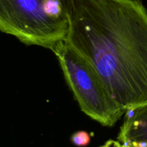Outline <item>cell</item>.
Wrapping results in <instances>:
<instances>
[{
    "label": "cell",
    "instance_id": "2",
    "mask_svg": "<svg viewBox=\"0 0 147 147\" xmlns=\"http://www.w3.org/2000/svg\"><path fill=\"white\" fill-rule=\"evenodd\" d=\"M52 51L82 111L103 126H114L125 111L113 98L96 68L66 40Z\"/></svg>",
    "mask_w": 147,
    "mask_h": 147
},
{
    "label": "cell",
    "instance_id": "3",
    "mask_svg": "<svg viewBox=\"0 0 147 147\" xmlns=\"http://www.w3.org/2000/svg\"><path fill=\"white\" fill-rule=\"evenodd\" d=\"M69 18L50 0H0V31L28 45L53 49L67 38Z\"/></svg>",
    "mask_w": 147,
    "mask_h": 147
},
{
    "label": "cell",
    "instance_id": "4",
    "mask_svg": "<svg viewBox=\"0 0 147 147\" xmlns=\"http://www.w3.org/2000/svg\"><path fill=\"white\" fill-rule=\"evenodd\" d=\"M122 144H147V104L126 111L117 138Z\"/></svg>",
    "mask_w": 147,
    "mask_h": 147
},
{
    "label": "cell",
    "instance_id": "7",
    "mask_svg": "<svg viewBox=\"0 0 147 147\" xmlns=\"http://www.w3.org/2000/svg\"><path fill=\"white\" fill-rule=\"evenodd\" d=\"M100 147H124L123 145L122 144L121 142H119V141H114V140H111L107 141L106 143L103 145H102Z\"/></svg>",
    "mask_w": 147,
    "mask_h": 147
},
{
    "label": "cell",
    "instance_id": "5",
    "mask_svg": "<svg viewBox=\"0 0 147 147\" xmlns=\"http://www.w3.org/2000/svg\"><path fill=\"white\" fill-rule=\"evenodd\" d=\"M72 144L78 147H86L90 143V135L85 131H78L75 132L70 137Z\"/></svg>",
    "mask_w": 147,
    "mask_h": 147
},
{
    "label": "cell",
    "instance_id": "6",
    "mask_svg": "<svg viewBox=\"0 0 147 147\" xmlns=\"http://www.w3.org/2000/svg\"><path fill=\"white\" fill-rule=\"evenodd\" d=\"M50 1H53L57 3L60 6L63 11L68 17L70 16L72 11V9H73V3H74L75 0H50Z\"/></svg>",
    "mask_w": 147,
    "mask_h": 147
},
{
    "label": "cell",
    "instance_id": "8",
    "mask_svg": "<svg viewBox=\"0 0 147 147\" xmlns=\"http://www.w3.org/2000/svg\"><path fill=\"white\" fill-rule=\"evenodd\" d=\"M124 147H147V144H123Z\"/></svg>",
    "mask_w": 147,
    "mask_h": 147
},
{
    "label": "cell",
    "instance_id": "1",
    "mask_svg": "<svg viewBox=\"0 0 147 147\" xmlns=\"http://www.w3.org/2000/svg\"><path fill=\"white\" fill-rule=\"evenodd\" d=\"M65 40L125 113L147 104V10L140 0H75Z\"/></svg>",
    "mask_w": 147,
    "mask_h": 147
}]
</instances>
